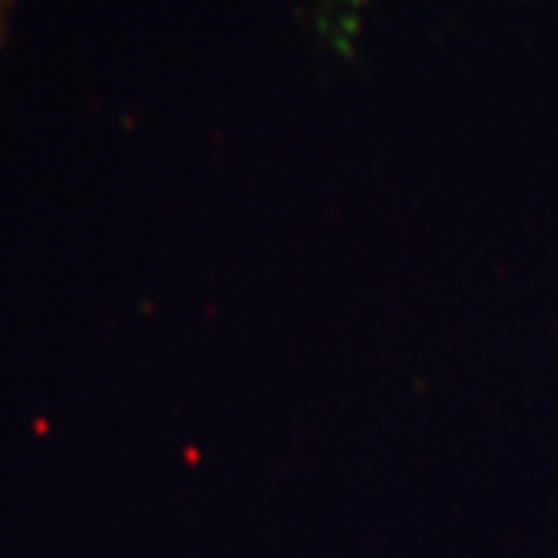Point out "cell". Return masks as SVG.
Instances as JSON below:
<instances>
[{"instance_id":"1","label":"cell","mask_w":558,"mask_h":558,"mask_svg":"<svg viewBox=\"0 0 558 558\" xmlns=\"http://www.w3.org/2000/svg\"><path fill=\"white\" fill-rule=\"evenodd\" d=\"M13 7H16V0H0V50H3V44H7V38H10Z\"/></svg>"}]
</instances>
